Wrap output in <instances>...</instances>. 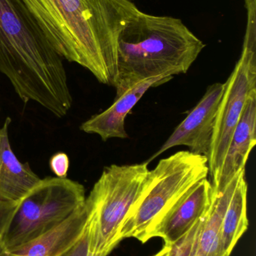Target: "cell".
Segmentation results:
<instances>
[{
	"label": "cell",
	"instance_id": "cell-3",
	"mask_svg": "<svg viewBox=\"0 0 256 256\" xmlns=\"http://www.w3.org/2000/svg\"><path fill=\"white\" fill-rule=\"evenodd\" d=\"M205 46L179 18L141 12L119 36L115 98L145 80L187 73Z\"/></svg>",
	"mask_w": 256,
	"mask_h": 256
},
{
	"label": "cell",
	"instance_id": "cell-10",
	"mask_svg": "<svg viewBox=\"0 0 256 256\" xmlns=\"http://www.w3.org/2000/svg\"><path fill=\"white\" fill-rule=\"evenodd\" d=\"M172 78L159 76L138 82L120 98H115L114 104L106 110L93 116L90 120L82 123L80 130L87 134H96L105 142L111 138H128L129 136L125 128V120L128 114L147 90L162 85Z\"/></svg>",
	"mask_w": 256,
	"mask_h": 256
},
{
	"label": "cell",
	"instance_id": "cell-22",
	"mask_svg": "<svg viewBox=\"0 0 256 256\" xmlns=\"http://www.w3.org/2000/svg\"><path fill=\"white\" fill-rule=\"evenodd\" d=\"M129 1H134V0H129Z\"/></svg>",
	"mask_w": 256,
	"mask_h": 256
},
{
	"label": "cell",
	"instance_id": "cell-2",
	"mask_svg": "<svg viewBox=\"0 0 256 256\" xmlns=\"http://www.w3.org/2000/svg\"><path fill=\"white\" fill-rule=\"evenodd\" d=\"M0 73L24 103L58 118L72 108L63 58L21 0H0Z\"/></svg>",
	"mask_w": 256,
	"mask_h": 256
},
{
	"label": "cell",
	"instance_id": "cell-9",
	"mask_svg": "<svg viewBox=\"0 0 256 256\" xmlns=\"http://www.w3.org/2000/svg\"><path fill=\"white\" fill-rule=\"evenodd\" d=\"M213 195V185L207 178L195 184L152 227L145 242L154 238H162L165 245L178 242L207 214Z\"/></svg>",
	"mask_w": 256,
	"mask_h": 256
},
{
	"label": "cell",
	"instance_id": "cell-6",
	"mask_svg": "<svg viewBox=\"0 0 256 256\" xmlns=\"http://www.w3.org/2000/svg\"><path fill=\"white\" fill-rule=\"evenodd\" d=\"M85 188L66 178L47 177L21 200L1 240L13 251L61 224L85 202Z\"/></svg>",
	"mask_w": 256,
	"mask_h": 256
},
{
	"label": "cell",
	"instance_id": "cell-17",
	"mask_svg": "<svg viewBox=\"0 0 256 256\" xmlns=\"http://www.w3.org/2000/svg\"><path fill=\"white\" fill-rule=\"evenodd\" d=\"M69 158L67 154L64 152H58L51 156L49 166L51 172L55 177L60 178H67L69 170Z\"/></svg>",
	"mask_w": 256,
	"mask_h": 256
},
{
	"label": "cell",
	"instance_id": "cell-13",
	"mask_svg": "<svg viewBox=\"0 0 256 256\" xmlns=\"http://www.w3.org/2000/svg\"><path fill=\"white\" fill-rule=\"evenodd\" d=\"M11 122L8 117L0 128V201L21 202L42 178L14 153L9 140Z\"/></svg>",
	"mask_w": 256,
	"mask_h": 256
},
{
	"label": "cell",
	"instance_id": "cell-7",
	"mask_svg": "<svg viewBox=\"0 0 256 256\" xmlns=\"http://www.w3.org/2000/svg\"><path fill=\"white\" fill-rule=\"evenodd\" d=\"M246 26L241 55L225 82L207 158L212 184L217 180L234 128L248 98L256 91V0H244Z\"/></svg>",
	"mask_w": 256,
	"mask_h": 256
},
{
	"label": "cell",
	"instance_id": "cell-8",
	"mask_svg": "<svg viewBox=\"0 0 256 256\" xmlns=\"http://www.w3.org/2000/svg\"><path fill=\"white\" fill-rule=\"evenodd\" d=\"M225 90V82H216L207 88L198 104L176 128L159 150L147 162L176 146H187L189 152L208 158L216 115Z\"/></svg>",
	"mask_w": 256,
	"mask_h": 256
},
{
	"label": "cell",
	"instance_id": "cell-5",
	"mask_svg": "<svg viewBox=\"0 0 256 256\" xmlns=\"http://www.w3.org/2000/svg\"><path fill=\"white\" fill-rule=\"evenodd\" d=\"M148 162L106 167L85 204L89 212L90 256H108L121 242L120 232L141 195Z\"/></svg>",
	"mask_w": 256,
	"mask_h": 256
},
{
	"label": "cell",
	"instance_id": "cell-14",
	"mask_svg": "<svg viewBox=\"0 0 256 256\" xmlns=\"http://www.w3.org/2000/svg\"><path fill=\"white\" fill-rule=\"evenodd\" d=\"M241 172L236 176L222 190L216 191L213 188L211 206L201 221L189 256H223L221 246L222 220Z\"/></svg>",
	"mask_w": 256,
	"mask_h": 256
},
{
	"label": "cell",
	"instance_id": "cell-21",
	"mask_svg": "<svg viewBox=\"0 0 256 256\" xmlns=\"http://www.w3.org/2000/svg\"><path fill=\"white\" fill-rule=\"evenodd\" d=\"M0 256H15L13 252L8 250L5 248L1 239H0Z\"/></svg>",
	"mask_w": 256,
	"mask_h": 256
},
{
	"label": "cell",
	"instance_id": "cell-11",
	"mask_svg": "<svg viewBox=\"0 0 256 256\" xmlns=\"http://www.w3.org/2000/svg\"><path fill=\"white\" fill-rule=\"evenodd\" d=\"M256 91L243 108L231 136L217 180L212 184L216 191L222 190L236 176L245 170L250 152L256 144Z\"/></svg>",
	"mask_w": 256,
	"mask_h": 256
},
{
	"label": "cell",
	"instance_id": "cell-12",
	"mask_svg": "<svg viewBox=\"0 0 256 256\" xmlns=\"http://www.w3.org/2000/svg\"><path fill=\"white\" fill-rule=\"evenodd\" d=\"M88 222V209L84 202L61 224L11 252L15 256H62L80 240Z\"/></svg>",
	"mask_w": 256,
	"mask_h": 256
},
{
	"label": "cell",
	"instance_id": "cell-20",
	"mask_svg": "<svg viewBox=\"0 0 256 256\" xmlns=\"http://www.w3.org/2000/svg\"><path fill=\"white\" fill-rule=\"evenodd\" d=\"M170 250H171V246L170 245L164 244L163 248L160 251L157 252L156 255L153 256H168Z\"/></svg>",
	"mask_w": 256,
	"mask_h": 256
},
{
	"label": "cell",
	"instance_id": "cell-15",
	"mask_svg": "<svg viewBox=\"0 0 256 256\" xmlns=\"http://www.w3.org/2000/svg\"><path fill=\"white\" fill-rule=\"evenodd\" d=\"M248 186L245 170L240 173L222 220L221 246L223 256H230L249 226L247 218Z\"/></svg>",
	"mask_w": 256,
	"mask_h": 256
},
{
	"label": "cell",
	"instance_id": "cell-4",
	"mask_svg": "<svg viewBox=\"0 0 256 256\" xmlns=\"http://www.w3.org/2000/svg\"><path fill=\"white\" fill-rule=\"evenodd\" d=\"M209 174L207 158L180 150L162 159L150 170L139 198L120 232V240L137 239L144 244L152 227L190 188Z\"/></svg>",
	"mask_w": 256,
	"mask_h": 256
},
{
	"label": "cell",
	"instance_id": "cell-1",
	"mask_svg": "<svg viewBox=\"0 0 256 256\" xmlns=\"http://www.w3.org/2000/svg\"><path fill=\"white\" fill-rule=\"evenodd\" d=\"M60 56L114 86L120 32L141 10L129 0H21Z\"/></svg>",
	"mask_w": 256,
	"mask_h": 256
},
{
	"label": "cell",
	"instance_id": "cell-19",
	"mask_svg": "<svg viewBox=\"0 0 256 256\" xmlns=\"http://www.w3.org/2000/svg\"><path fill=\"white\" fill-rule=\"evenodd\" d=\"M90 234H89V222L87 228L80 240L70 250L62 256H90Z\"/></svg>",
	"mask_w": 256,
	"mask_h": 256
},
{
	"label": "cell",
	"instance_id": "cell-16",
	"mask_svg": "<svg viewBox=\"0 0 256 256\" xmlns=\"http://www.w3.org/2000/svg\"><path fill=\"white\" fill-rule=\"evenodd\" d=\"M203 218L200 220L198 222H196L195 226L178 242L170 245L171 250H170L168 256H189L190 255L191 251H192L194 244H195V239H196L197 236H198Z\"/></svg>",
	"mask_w": 256,
	"mask_h": 256
},
{
	"label": "cell",
	"instance_id": "cell-18",
	"mask_svg": "<svg viewBox=\"0 0 256 256\" xmlns=\"http://www.w3.org/2000/svg\"><path fill=\"white\" fill-rule=\"evenodd\" d=\"M20 202L0 201V239L6 232Z\"/></svg>",
	"mask_w": 256,
	"mask_h": 256
}]
</instances>
